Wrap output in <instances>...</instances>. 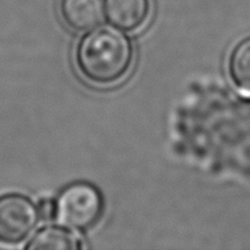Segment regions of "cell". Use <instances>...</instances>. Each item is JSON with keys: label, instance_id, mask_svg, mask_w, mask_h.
Here are the masks:
<instances>
[{"label": "cell", "instance_id": "obj_6", "mask_svg": "<svg viewBox=\"0 0 250 250\" xmlns=\"http://www.w3.org/2000/svg\"><path fill=\"white\" fill-rule=\"evenodd\" d=\"M83 244L80 237L63 226H46L31 237L26 250H78Z\"/></svg>", "mask_w": 250, "mask_h": 250}, {"label": "cell", "instance_id": "obj_2", "mask_svg": "<svg viewBox=\"0 0 250 250\" xmlns=\"http://www.w3.org/2000/svg\"><path fill=\"white\" fill-rule=\"evenodd\" d=\"M104 214V197L97 186L73 182L55 199V220L63 227L83 232L93 229Z\"/></svg>", "mask_w": 250, "mask_h": 250}, {"label": "cell", "instance_id": "obj_1", "mask_svg": "<svg viewBox=\"0 0 250 250\" xmlns=\"http://www.w3.org/2000/svg\"><path fill=\"white\" fill-rule=\"evenodd\" d=\"M134 61L131 39L116 28H93L83 34L75 49V65L81 77L97 87L121 82Z\"/></svg>", "mask_w": 250, "mask_h": 250}, {"label": "cell", "instance_id": "obj_3", "mask_svg": "<svg viewBox=\"0 0 250 250\" xmlns=\"http://www.w3.org/2000/svg\"><path fill=\"white\" fill-rule=\"evenodd\" d=\"M41 221L38 207L26 194H0V244L19 246L31 237Z\"/></svg>", "mask_w": 250, "mask_h": 250}, {"label": "cell", "instance_id": "obj_4", "mask_svg": "<svg viewBox=\"0 0 250 250\" xmlns=\"http://www.w3.org/2000/svg\"><path fill=\"white\" fill-rule=\"evenodd\" d=\"M103 11L112 28L133 33L148 23L151 0H103Z\"/></svg>", "mask_w": 250, "mask_h": 250}, {"label": "cell", "instance_id": "obj_8", "mask_svg": "<svg viewBox=\"0 0 250 250\" xmlns=\"http://www.w3.org/2000/svg\"><path fill=\"white\" fill-rule=\"evenodd\" d=\"M38 207L39 215H41V219L44 221H51V220H55V199H42L39 202V204H37Z\"/></svg>", "mask_w": 250, "mask_h": 250}, {"label": "cell", "instance_id": "obj_5", "mask_svg": "<svg viewBox=\"0 0 250 250\" xmlns=\"http://www.w3.org/2000/svg\"><path fill=\"white\" fill-rule=\"evenodd\" d=\"M59 11L63 23L75 32L97 28L104 16L102 0H60Z\"/></svg>", "mask_w": 250, "mask_h": 250}, {"label": "cell", "instance_id": "obj_7", "mask_svg": "<svg viewBox=\"0 0 250 250\" xmlns=\"http://www.w3.org/2000/svg\"><path fill=\"white\" fill-rule=\"evenodd\" d=\"M229 76L238 89L250 93V36L232 48L227 61Z\"/></svg>", "mask_w": 250, "mask_h": 250}]
</instances>
